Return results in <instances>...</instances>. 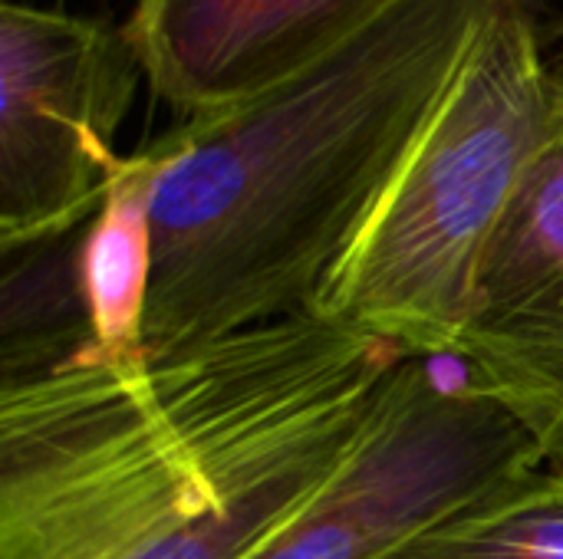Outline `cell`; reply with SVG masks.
I'll list each match as a JSON object with an SVG mask.
<instances>
[{"label": "cell", "instance_id": "cell-5", "mask_svg": "<svg viewBox=\"0 0 563 559\" xmlns=\"http://www.w3.org/2000/svg\"><path fill=\"white\" fill-rule=\"evenodd\" d=\"M145 76L129 26L0 3V250L59 241L122 168L115 132Z\"/></svg>", "mask_w": 563, "mask_h": 559}, {"label": "cell", "instance_id": "cell-3", "mask_svg": "<svg viewBox=\"0 0 563 559\" xmlns=\"http://www.w3.org/2000/svg\"><path fill=\"white\" fill-rule=\"evenodd\" d=\"M561 119L563 79L541 56L538 0H498L313 313L406 356H452L485 254Z\"/></svg>", "mask_w": 563, "mask_h": 559}, {"label": "cell", "instance_id": "cell-7", "mask_svg": "<svg viewBox=\"0 0 563 559\" xmlns=\"http://www.w3.org/2000/svg\"><path fill=\"white\" fill-rule=\"evenodd\" d=\"M402 0H139L129 36L181 119L251 99L366 33Z\"/></svg>", "mask_w": 563, "mask_h": 559}, {"label": "cell", "instance_id": "cell-2", "mask_svg": "<svg viewBox=\"0 0 563 559\" xmlns=\"http://www.w3.org/2000/svg\"><path fill=\"white\" fill-rule=\"evenodd\" d=\"M495 7L402 0L277 86L188 115L145 145L142 353L313 313Z\"/></svg>", "mask_w": 563, "mask_h": 559}, {"label": "cell", "instance_id": "cell-6", "mask_svg": "<svg viewBox=\"0 0 563 559\" xmlns=\"http://www.w3.org/2000/svg\"><path fill=\"white\" fill-rule=\"evenodd\" d=\"M452 356L563 471V119L485 254Z\"/></svg>", "mask_w": 563, "mask_h": 559}, {"label": "cell", "instance_id": "cell-9", "mask_svg": "<svg viewBox=\"0 0 563 559\" xmlns=\"http://www.w3.org/2000/svg\"><path fill=\"white\" fill-rule=\"evenodd\" d=\"M386 559H563V471H525Z\"/></svg>", "mask_w": 563, "mask_h": 559}, {"label": "cell", "instance_id": "cell-8", "mask_svg": "<svg viewBox=\"0 0 563 559\" xmlns=\"http://www.w3.org/2000/svg\"><path fill=\"white\" fill-rule=\"evenodd\" d=\"M76 277L92 343L142 353L148 290V175L139 155L112 178L92 224L76 244Z\"/></svg>", "mask_w": 563, "mask_h": 559}, {"label": "cell", "instance_id": "cell-1", "mask_svg": "<svg viewBox=\"0 0 563 559\" xmlns=\"http://www.w3.org/2000/svg\"><path fill=\"white\" fill-rule=\"evenodd\" d=\"M406 359L300 313L165 356L92 339L0 385V559H251Z\"/></svg>", "mask_w": 563, "mask_h": 559}, {"label": "cell", "instance_id": "cell-4", "mask_svg": "<svg viewBox=\"0 0 563 559\" xmlns=\"http://www.w3.org/2000/svg\"><path fill=\"white\" fill-rule=\"evenodd\" d=\"M541 465L531 435L455 356H406L336 478L251 559H386Z\"/></svg>", "mask_w": 563, "mask_h": 559}]
</instances>
